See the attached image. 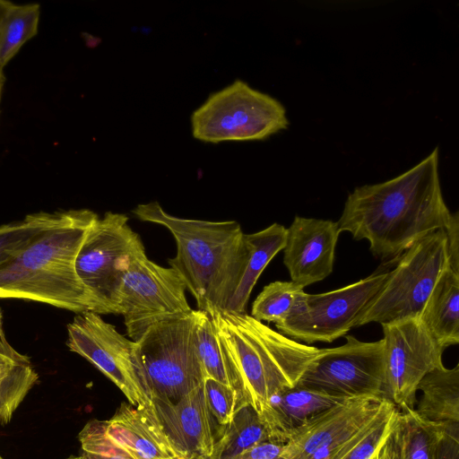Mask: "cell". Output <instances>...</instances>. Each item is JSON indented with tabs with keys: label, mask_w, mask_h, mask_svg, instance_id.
I'll list each match as a JSON object with an SVG mask.
<instances>
[{
	"label": "cell",
	"mask_w": 459,
	"mask_h": 459,
	"mask_svg": "<svg viewBox=\"0 0 459 459\" xmlns=\"http://www.w3.org/2000/svg\"><path fill=\"white\" fill-rule=\"evenodd\" d=\"M438 162L436 147L403 174L356 187L337 221L340 231L368 240L376 257L388 260L429 233L445 229L452 212L443 197Z\"/></svg>",
	"instance_id": "obj_1"
},
{
	"label": "cell",
	"mask_w": 459,
	"mask_h": 459,
	"mask_svg": "<svg viewBox=\"0 0 459 459\" xmlns=\"http://www.w3.org/2000/svg\"><path fill=\"white\" fill-rule=\"evenodd\" d=\"M98 219L89 209L58 211L49 226L0 264V299L37 301L76 314L97 313L77 275L75 260Z\"/></svg>",
	"instance_id": "obj_2"
},
{
	"label": "cell",
	"mask_w": 459,
	"mask_h": 459,
	"mask_svg": "<svg viewBox=\"0 0 459 459\" xmlns=\"http://www.w3.org/2000/svg\"><path fill=\"white\" fill-rule=\"evenodd\" d=\"M133 213L141 221L167 228L177 243L171 267L194 296L198 310H226L244 273L247 248L235 221L184 219L166 212L158 202L139 204Z\"/></svg>",
	"instance_id": "obj_3"
},
{
	"label": "cell",
	"mask_w": 459,
	"mask_h": 459,
	"mask_svg": "<svg viewBox=\"0 0 459 459\" xmlns=\"http://www.w3.org/2000/svg\"><path fill=\"white\" fill-rule=\"evenodd\" d=\"M197 310L164 319L135 342L152 398L178 402L206 378L196 347Z\"/></svg>",
	"instance_id": "obj_4"
},
{
	"label": "cell",
	"mask_w": 459,
	"mask_h": 459,
	"mask_svg": "<svg viewBox=\"0 0 459 459\" xmlns=\"http://www.w3.org/2000/svg\"><path fill=\"white\" fill-rule=\"evenodd\" d=\"M193 136L205 143L264 140L289 126L284 106L238 79L209 96L191 117Z\"/></svg>",
	"instance_id": "obj_5"
},
{
	"label": "cell",
	"mask_w": 459,
	"mask_h": 459,
	"mask_svg": "<svg viewBox=\"0 0 459 459\" xmlns=\"http://www.w3.org/2000/svg\"><path fill=\"white\" fill-rule=\"evenodd\" d=\"M399 257L357 327L420 316L439 276L448 266L444 229L417 240Z\"/></svg>",
	"instance_id": "obj_6"
},
{
	"label": "cell",
	"mask_w": 459,
	"mask_h": 459,
	"mask_svg": "<svg viewBox=\"0 0 459 459\" xmlns=\"http://www.w3.org/2000/svg\"><path fill=\"white\" fill-rule=\"evenodd\" d=\"M143 247L125 214L107 212L93 223L76 256L75 270L95 302L97 314H117L122 275Z\"/></svg>",
	"instance_id": "obj_7"
},
{
	"label": "cell",
	"mask_w": 459,
	"mask_h": 459,
	"mask_svg": "<svg viewBox=\"0 0 459 459\" xmlns=\"http://www.w3.org/2000/svg\"><path fill=\"white\" fill-rule=\"evenodd\" d=\"M186 290L171 267L150 260L144 247L138 249L122 275L117 304L129 338L137 342L153 325L189 313Z\"/></svg>",
	"instance_id": "obj_8"
},
{
	"label": "cell",
	"mask_w": 459,
	"mask_h": 459,
	"mask_svg": "<svg viewBox=\"0 0 459 459\" xmlns=\"http://www.w3.org/2000/svg\"><path fill=\"white\" fill-rule=\"evenodd\" d=\"M341 346L321 349L298 385L344 398L385 399L384 340L362 342L345 335Z\"/></svg>",
	"instance_id": "obj_9"
},
{
	"label": "cell",
	"mask_w": 459,
	"mask_h": 459,
	"mask_svg": "<svg viewBox=\"0 0 459 459\" xmlns=\"http://www.w3.org/2000/svg\"><path fill=\"white\" fill-rule=\"evenodd\" d=\"M389 274L379 272L345 287L319 294H304L292 315L275 325L278 331L307 343L332 342L357 324Z\"/></svg>",
	"instance_id": "obj_10"
},
{
	"label": "cell",
	"mask_w": 459,
	"mask_h": 459,
	"mask_svg": "<svg viewBox=\"0 0 459 459\" xmlns=\"http://www.w3.org/2000/svg\"><path fill=\"white\" fill-rule=\"evenodd\" d=\"M68 349L82 356L111 380L138 408L152 403V394L138 360L135 342L94 312L77 314L67 325Z\"/></svg>",
	"instance_id": "obj_11"
},
{
	"label": "cell",
	"mask_w": 459,
	"mask_h": 459,
	"mask_svg": "<svg viewBox=\"0 0 459 459\" xmlns=\"http://www.w3.org/2000/svg\"><path fill=\"white\" fill-rule=\"evenodd\" d=\"M385 342V399L414 409L417 387L429 371L442 367V349L420 316L381 325Z\"/></svg>",
	"instance_id": "obj_12"
},
{
	"label": "cell",
	"mask_w": 459,
	"mask_h": 459,
	"mask_svg": "<svg viewBox=\"0 0 459 459\" xmlns=\"http://www.w3.org/2000/svg\"><path fill=\"white\" fill-rule=\"evenodd\" d=\"M226 314L257 351L264 371L268 399L296 387L321 350L289 338L249 315L228 311Z\"/></svg>",
	"instance_id": "obj_13"
},
{
	"label": "cell",
	"mask_w": 459,
	"mask_h": 459,
	"mask_svg": "<svg viewBox=\"0 0 459 459\" xmlns=\"http://www.w3.org/2000/svg\"><path fill=\"white\" fill-rule=\"evenodd\" d=\"M340 233L335 221L295 216L286 229L283 248L290 281L305 288L329 276Z\"/></svg>",
	"instance_id": "obj_14"
},
{
	"label": "cell",
	"mask_w": 459,
	"mask_h": 459,
	"mask_svg": "<svg viewBox=\"0 0 459 459\" xmlns=\"http://www.w3.org/2000/svg\"><path fill=\"white\" fill-rule=\"evenodd\" d=\"M387 399H348L322 411L298 429L283 445L285 459H308L316 451L353 434L381 411Z\"/></svg>",
	"instance_id": "obj_15"
},
{
	"label": "cell",
	"mask_w": 459,
	"mask_h": 459,
	"mask_svg": "<svg viewBox=\"0 0 459 459\" xmlns=\"http://www.w3.org/2000/svg\"><path fill=\"white\" fill-rule=\"evenodd\" d=\"M154 412L183 459H210L215 443L204 385L172 403L152 398Z\"/></svg>",
	"instance_id": "obj_16"
},
{
	"label": "cell",
	"mask_w": 459,
	"mask_h": 459,
	"mask_svg": "<svg viewBox=\"0 0 459 459\" xmlns=\"http://www.w3.org/2000/svg\"><path fill=\"white\" fill-rule=\"evenodd\" d=\"M210 314V313H209ZM215 324L230 385L239 405L249 403L261 414L268 403L264 371L257 351L225 310L210 314Z\"/></svg>",
	"instance_id": "obj_17"
},
{
	"label": "cell",
	"mask_w": 459,
	"mask_h": 459,
	"mask_svg": "<svg viewBox=\"0 0 459 459\" xmlns=\"http://www.w3.org/2000/svg\"><path fill=\"white\" fill-rule=\"evenodd\" d=\"M105 424L108 433L135 459H183L166 436L152 403L138 408L123 403Z\"/></svg>",
	"instance_id": "obj_18"
},
{
	"label": "cell",
	"mask_w": 459,
	"mask_h": 459,
	"mask_svg": "<svg viewBox=\"0 0 459 459\" xmlns=\"http://www.w3.org/2000/svg\"><path fill=\"white\" fill-rule=\"evenodd\" d=\"M348 399L296 386L271 396L259 416L267 430L269 441L284 445L308 420Z\"/></svg>",
	"instance_id": "obj_19"
},
{
	"label": "cell",
	"mask_w": 459,
	"mask_h": 459,
	"mask_svg": "<svg viewBox=\"0 0 459 459\" xmlns=\"http://www.w3.org/2000/svg\"><path fill=\"white\" fill-rule=\"evenodd\" d=\"M420 318L444 350L459 342V273L447 266L439 276Z\"/></svg>",
	"instance_id": "obj_20"
},
{
	"label": "cell",
	"mask_w": 459,
	"mask_h": 459,
	"mask_svg": "<svg viewBox=\"0 0 459 459\" xmlns=\"http://www.w3.org/2000/svg\"><path fill=\"white\" fill-rule=\"evenodd\" d=\"M286 240V228L273 223L267 228L250 234H245L247 259L240 281L227 305L226 311L245 314L251 292L260 275L271 260L283 250Z\"/></svg>",
	"instance_id": "obj_21"
},
{
	"label": "cell",
	"mask_w": 459,
	"mask_h": 459,
	"mask_svg": "<svg viewBox=\"0 0 459 459\" xmlns=\"http://www.w3.org/2000/svg\"><path fill=\"white\" fill-rule=\"evenodd\" d=\"M417 392L420 396L414 411L420 418L437 423L459 422V364L429 371L419 383Z\"/></svg>",
	"instance_id": "obj_22"
},
{
	"label": "cell",
	"mask_w": 459,
	"mask_h": 459,
	"mask_svg": "<svg viewBox=\"0 0 459 459\" xmlns=\"http://www.w3.org/2000/svg\"><path fill=\"white\" fill-rule=\"evenodd\" d=\"M39 375L29 357L17 351L6 340L0 342V424H8Z\"/></svg>",
	"instance_id": "obj_23"
},
{
	"label": "cell",
	"mask_w": 459,
	"mask_h": 459,
	"mask_svg": "<svg viewBox=\"0 0 459 459\" xmlns=\"http://www.w3.org/2000/svg\"><path fill=\"white\" fill-rule=\"evenodd\" d=\"M441 425L420 418L412 408L397 407L385 442L397 459H432Z\"/></svg>",
	"instance_id": "obj_24"
},
{
	"label": "cell",
	"mask_w": 459,
	"mask_h": 459,
	"mask_svg": "<svg viewBox=\"0 0 459 459\" xmlns=\"http://www.w3.org/2000/svg\"><path fill=\"white\" fill-rule=\"evenodd\" d=\"M269 441L258 412L249 403L238 406L231 420L223 426L210 459H235L252 446Z\"/></svg>",
	"instance_id": "obj_25"
},
{
	"label": "cell",
	"mask_w": 459,
	"mask_h": 459,
	"mask_svg": "<svg viewBox=\"0 0 459 459\" xmlns=\"http://www.w3.org/2000/svg\"><path fill=\"white\" fill-rule=\"evenodd\" d=\"M40 17L39 4L11 5L0 21V67L2 69L21 48L38 33Z\"/></svg>",
	"instance_id": "obj_26"
},
{
	"label": "cell",
	"mask_w": 459,
	"mask_h": 459,
	"mask_svg": "<svg viewBox=\"0 0 459 459\" xmlns=\"http://www.w3.org/2000/svg\"><path fill=\"white\" fill-rule=\"evenodd\" d=\"M304 294V288L291 281H273L253 302L251 316L260 322L280 324L292 315Z\"/></svg>",
	"instance_id": "obj_27"
},
{
	"label": "cell",
	"mask_w": 459,
	"mask_h": 459,
	"mask_svg": "<svg viewBox=\"0 0 459 459\" xmlns=\"http://www.w3.org/2000/svg\"><path fill=\"white\" fill-rule=\"evenodd\" d=\"M57 212H39L23 219L0 225V264L23 249L41 230L56 218Z\"/></svg>",
	"instance_id": "obj_28"
},
{
	"label": "cell",
	"mask_w": 459,
	"mask_h": 459,
	"mask_svg": "<svg viewBox=\"0 0 459 459\" xmlns=\"http://www.w3.org/2000/svg\"><path fill=\"white\" fill-rule=\"evenodd\" d=\"M196 347L206 377L230 385L226 367L212 316L197 309Z\"/></svg>",
	"instance_id": "obj_29"
},
{
	"label": "cell",
	"mask_w": 459,
	"mask_h": 459,
	"mask_svg": "<svg viewBox=\"0 0 459 459\" xmlns=\"http://www.w3.org/2000/svg\"><path fill=\"white\" fill-rule=\"evenodd\" d=\"M85 459H135L106 429L105 420H90L78 435Z\"/></svg>",
	"instance_id": "obj_30"
},
{
	"label": "cell",
	"mask_w": 459,
	"mask_h": 459,
	"mask_svg": "<svg viewBox=\"0 0 459 459\" xmlns=\"http://www.w3.org/2000/svg\"><path fill=\"white\" fill-rule=\"evenodd\" d=\"M396 411L397 407L386 400L360 439L339 459H373L392 428Z\"/></svg>",
	"instance_id": "obj_31"
},
{
	"label": "cell",
	"mask_w": 459,
	"mask_h": 459,
	"mask_svg": "<svg viewBox=\"0 0 459 459\" xmlns=\"http://www.w3.org/2000/svg\"><path fill=\"white\" fill-rule=\"evenodd\" d=\"M204 392L208 409L221 426L227 425L239 405L238 394L232 387L206 377Z\"/></svg>",
	"instance_id": "obj_32"
},
{
	"label": "cell",
	"mask_w": 459,
	"mask_h": 459,
	"mask_svg": "<svg viewBox=\"0 0 459 459\" xmlns=\"http://www.w3.org/2000/svg\"><path fill=\"white\" fill-rule=\"evenodd\" d=\"M432 459H459V422H443Z\"/></svg>",
	"instance_id": "obj_33"
},
{
	"label": "cell",
	"mask_w": 459,
	"mask_h": 459,
	"mask_svg": "<svg viewBox=\"0 0 459 459\" xmlns=\"http://www.w3.org/2000/svg\"><path fill=\"white\" fill-rule=\"evenodd\" d=\"M446 238L448 266L459 273V213L451 214L447 225L444 229Z\"/></svg>",
	"instance_id": "obj_34"
},
{
	"label": "cell",
	"mask_w": 459,
	"mask_h": 459,
	"mask_svg": "<svg viewBox=\"0 0 459 459\" xmlns=\"http://www.w3.org/2000/svg\"><path fill=\"white\" fill-rule=\"evenodd\" d=\"M235 459H285L283 445L271 441L263 442L243 452Z\"/></svg>",
	"instance_id": "obj_35"
},
{
	"label": "cell",
	"mask_w": 459,
	"mask_h": 459,
	"mask_svg": "<svg viewBox=\"0 0 459 459\" xmlns=\"http://www.w3.org/2000/svg\"><path fill=\"white\" fill-rule=\"evenodd\" d=\"M11 2L5 1V0H0V21L4 13V12L7 10V8L11 5Z\"/></svg>",
	"instance_id": "obj_36"
},
{
	"label": "cell",
	"mask_w": 459,
	"mask_h": 459,
	"mask_svg": "<svg viewBox=\"0 0 459 459\" xmlns=\"http://www.w3.org/2000/svg\"><path fill=\"white\" fill-rule=\"evenodd\" d=\"M5 336H4V331H3V314H2V311L0 309V342L4 339Z\"/></svg>",
	"instance_id": "obj_37"
},
{
	"label": "cell",
	"mask_w": 459,
	"mask_h": 459,
	"mask_svg": "<svg viewBox=\"0 0 459 459\" xmlns=\"http://www.w3.org/2000/svg\"><path fill=\"white\" fill-rule=\"evenodd\" d=\"M3 82H4L3 69L0 67V99H1V92H2Z\"/></svg>",
	"instance_id": "obj_38"
},
{
	"label": "cell",
	"mask_w": 459,
	"mask_h": 459,
	"mask_svg": "<svg viewBox=\"0 0 459 459\" xmlns=\"http://www.w3.org/2000/svg\"><path fill=\"white\" fill-rule=\"evenodd\" d=\"M66 459H85L83 455H79V456H70Z\"/></svg>",
	"instance_id": "obj_39"
},
{
	"label": "cell",
	"mask_w": 459,
	"mask_h": 459,
	"mask_svg": "<svg viewBox=\"0 0 459 459\" xmlns=\"http://www.w3.org/2000/svg\"><path fill=\"white\" fill-rule=\"evenodd\" d=\"M0 459H4L3 456L0 455Z\"/></svg>",
	"instance_id": "obj_40"
}]
</instances>
